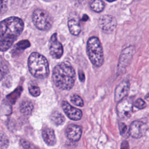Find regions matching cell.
I'll list each match as a JSON object with an SVG mask.
<instances>
[{
    "instance_id": "obj_1",
    "label": "cell",
    "mask_w": 149,
    "mask_h": 149,
    "mask_svg": "<svg viewBox=\"0 0 149 149\" xmlns=\"http://www.w3.org/2000/svg\"><path fill=\"white\" fill-rule=\"evenodd\" d=\"M24 29L23 20L15 16L8 17L1 22L0 49L7 51L22 33Z\"/></svg>"
},
{
    "instance_id": "obj_2",
    "label": "cell",
    "mask_w": 149,
    "mask_h": 149,
    "mask_svg": "<svg viewBox=\"0 0 149 149\" xmlns=\"http://www.w3.org/2000/svg\"><path fill=\"white\" fill-rule=\"evenodd\" d=\"M52 79L54 84L58 88L63 90H69L74 84L75 71L70 64L62 62L54 67Z\"/></svg>"
},
{
    "instance_id": "obj_3",
    "label": "cell",
    "mask_w": 149,
    "mask_h": 149,
    "mask_svg": "<svg viewBox=\"0 0 149 149\" xmlns=\"http://www.w3.org/2000/svg\"><path fill=\"white\" fill-rule=\"evenodd\" d=\"M28 68L36 78L45 79L49 74V63L46 58L38 52H32L28 58Z\"/></svg>"
},
{
    "instance_id": "obj_4",
    "label": "cell",
    "mask_w": 149,
    "mask_h": 149,
    "mask_svg": "<svg viewBox=\"0 0 149 149\" xmlns=\"http://www.w3.org/2000/svg\"><path fill=\"white\" fill-rule=\"evenodd\" d=\"M86 51L91 63L98 68L104 63L103 49L99 38L93 36L88 38L87 42Z\"/></svg>"
},
{
    "instance_id": "obj_5",
    "label": "cell",
    "mask_w": 149,
    "mask_h": 149,
    "mask_svg": "<svg viewBox=\"0 0 149 149\" xmlns=\"http://www.w3.org/2000/svg\"><path fill=\"white\" fill-rule=\"evenodd\" d=\"M33 22L38 30L47 31L52 25V19L50 15L45 10L36 9L32 15Z\"/></svg>"
},
{
    "instance_id": "obj_6",
    "label": "cell",
    "mask_w": 149,
    "mask_h": 149,
    "mask_svg": "<svg viewBox=\"0 0 149 149\" xmlns=\"http://www.w3.org/2000/svg\"><path fill=\"white\" fill-rule=\"evenodd\" d=\"M135 51V47L131 45L125 48L122 51L117 67L118 74H122L125 72L127 66L129 65L133 58Z\"/></svg>"
},
{
    "instance_id": "obj_7",
    "label": "cell",
    "mask_w": 149,
    "mask_h": 149,
    "mask_svg": "<svg viewBox=\"0 0 149 149\" xmlns=\"http://www.w3.org/2000/svg\"><path fill=\"white\" fill-rule=\"evenodd\" d=\"M133 102L130 98H123L118 102L116 112L121 119H127L130 117L133 112Z\"/></svg>"
},
{
    "instance_id": "obj_8",
    "label": "cell",
    "mask_w": 149,
    "mask_h": 149,
    "mask_svg": "<svg viewBox=\"0 0 149 149\" xmlns=\"http://www.w3.org/2000/svg\"><path fill=\"white\" fill-rule=\"evenodd\" d=\"M116 19L109 15L101 16L98 20V26L101 30L105 33H111L116 28Z\"/></svg>"
},
{
    "instance_id": "obj_9",
    "label": "cell",
    "mask_w": 149,
    "mask_h": 149,
    "mask_svg": "<svg viewBox=\"0 0 149 149\" xmlns=\"http://www.w3.org/2000/svg\"><path fill=\"white\" fill-rule=\"evenodd\" d=\"M49 54L54 59H59L63 55V48L62 44L58 41L57 34L54 33L49 41Z\"/></svg>"
},
{
    "instance_id": "obj_10",
    "label": "cell",
    "mask_w": 149,
    "mask_h": 149,
    "mask_svg": "<svg viewBox=\"0 0 149 149\" xmlns=\"http://www.w3.org/2000/svg\"><path fill=\"white\" fill-rule=\"evenodd\" d=\"M147 130V125L140 121L133 122L129 127L130 135L134 139H140L143 137Z\"/></svg>"
},
{
    "instance_id": "obj_11",
    "label": "cell",
    "mask_w": 149,
    "mask_h": 149,
    "mask_svg": "<svg viewBox=\"0 0 149 149\" xmlns=\"http://www.w3.org/2000/svg\"><path fill=\"white\" fill-rule=\"evenodd\" d=\"M62 108L66 115L70 119L79 120L82 117V112L80 109L72 107L67 101H63L61 104Z\"/></svg>"
},
{
    "instance_id": "obj_12",
    "label": "cell",
    "mask_w": 149,
    "mask_h": 149,
    "mask_svg": "<svg viewBox=\"0 0 149 149\" xmlns=\"http://www.w3.org/2000/svg\"><path fill=\"white\" fill-rule=\"evenodd\" d=\"M130 84L128 80H123L116 87L115 90V101L119 102L125 98L129 93Z\"/></svg>"
},
{
    "instance_id": "obj_13",
    "label": "cell",
    "mask_w": 149,
    "mask_h": 149,
    "mask_svg": "<svg viewBox=\"0 0 149 149\" xmlns=\"http://www.w3.org/2000/svg\"><path fill=\"white\" fill-rule=\"evenodd\" d=\"M66 137L72 141H77L80 140L82 130L81 127L74 124L69 125L65 130Z\"/></svg>"
},
{
    "instance_id": "obj_14",
    "label": "cell",
    "mask_w": 149,
    "mask_h": 149,
    "mask_svg": "<svg viewBox=\"0 0 149 149\" xmlns=\"http://www.w3.org/2000/svg\"><path fill=\"white\" fill-rule=\"evenodd\" d=\"M42 137L44 142L49 146H54L56 140L54 131L49 127H45L42 130Z\"/></svg>"
},
{
    "instance_id": "obj_15",
    "label": "cell",
    "mask_w": 149,
    "mask_h": 149,
    "mask_svg": "<svg viewBox=\"0 0 149 149\" xmlns=\"http://www.w3.org/2000/svg\"><path fill=\"white\" fill-rule=\"evenodd\" d=\"M33 104L30 100H24L20 104V111L24 115H29L31 113L33 109Z\"/></svg>"
},
{
    "instance_id": "obj_16",
    "label": "cell",
    "mask_w": 149,
    "mask_h": 149,
    "mask_svg": "<svg viewBox=\"0 0 149 149\" xmlns=\"http://www.w3.org/2000/svg\"><path fill=\"white\" fill-rule=\"evenodd\" d=\"M68 26L70 33L73 36H78L81 31L80 24L74 19H70L68 22Z\"/></svg>"
},
{
    "instance_id": "obj_17",
    "label": "cell",
    "mask_w": 149,
    "mask_h": 149,
    "mask_svg": "<svg viewBox=\"0 0 149 149\" xmlns=\"http://www.w3.org/2000/svg\"><path fill=\"white\" fill-rule=\"evenodd\" d=\"M50 119L55 125L58 126L63 125L65 121V118L64 116L57 111H54L51 113L50 116Z\"/></svg>"
},
{
    "instance_id": "obj_18",
    "label": "cell",
    "mask_w": 149,
    "mask_h": 149,
    "mask_svg": "<svg viewBox=\"0 0 149 149\" xmlns=\"http://www.w3.org/2000/svg\"><path fill=\"white\" fill-rule=\"evenodd\" d=\"M91 9L97 13L102 12L105 8V3L102 0H91L90 2Z\"/></svg>"
},
{
    "instance_id": "obj_19",
    "label": "cell",
    "mask_w": 149,
    "mask_h": 149,
    "mask_svg": "<svg viewBox=\"0 0 149 149\" xmlns=\"http://www.w3.org/2000/svg\"><path fill=\"white\" fill-rule=\"evenodd\" d=\"M30 46V42L27 40H21L18 42L15 46V49L13 48L12 50L13 55H16V52H22V51L25 49L26 48L29 47Z\"/></svg>"
},
{
    "instance_id": "obj_20",
    "label": "cell",
    "mask_w": 149,
    "mask_h": 149,
    "mask_svg": "<svg viewBox=\"0 0 149 149\" xmlns=\"http://www.w3.org/2000/svg\"><path fill=\"white\" fill-rule=\"evenodd\" d=\"M22 90H23L22 87L21 86H19L17 87L15 91H13L10 94L6 96V98L9 101V102L12 104H15L17 99L20 97Z\"/></svg>"
},
{
    "instance_id": "obj_21",
    "label": "cell",
    "mask_w": 149,
    "mask_h": 149,
    "mask_svg": "<svg viewBox=\"0 0 149 149\" xmlns=\"http://www.w3.org/2000/svg\"><path fill=\"white\" fill-rule=\"evenodd\" d=\"M70 101L75 105L82 107L84 105V102L82 98L77 94H72L70 96Z\"/></svg>"
},
{
    "instance_id": "obj_22",
    "label": "cell",
    "mask_w": 149,
    "mask_h": 149,
    "mask_svg": "<svg viewBox=\"0 0 149 149\" xmlns=\"http://www.w3.org/2000/svg\"><path fill=\"white\" fill-rule=\"evenodd\" d=\"M119 129L120 135L123 137H127L130 135L129 129L128 130V128L125 123L120 122L119 123Z\"/></svg>"
},
{
    "instance_id": "obj_23",
    "label": "cell",
    "mask_w": 149,
    "mask_h": 149,
    "mask_svg": "<svg viewBox=\"0 0 149 149\" xmlns=\"http://www.w3.org/2000/svg\"><path fill=\"white\" fill-rule=\"evenodd\" d=\"M29 91L31 95L35 97L39 96L41 93V91L39 87L34 85H31L29 86Z\"/></svg>"
},
{
    "instance_id": "obj_24",
    "label": "cell",
    "mask_w": 149,
    "mask_h": 149,
    "mask_svg": "<svg viewBox=\"0 0 149 149\" xmlns=\"http://www.w3.org/2000/svg\"><path fill=\"white\" fill-rule=\"evenodd\" d=\"M9 139L5 134L2 132L1 134V148H6L9 146Z\"/></svg>"
},
{
    "instance_id": "obj_25",
    "label": "cell",
    "mask_w": 149,
    "mask_h": 149,
    "mask_svg": "<svg viewBox=\"0 0 149 149\" xmlns=\"http://www.w3.org/2000/svg\"><path fill=\"white\" fill-rule=\"evenodd\" d=\"M134 106L136 107L138 109H143L146 107V102L142 100L141 98H138L137 100H136V101L134 103Z\"/></svg>"
},
{
    "instance_id": "obj_26",
    "label": "cell",
    "mask_w": 149,
    "mask_h": 149,
    "mask_svg": "<svg viewBox=\"0 0 149 149\" xmlns=\"http://www.w3.org/2000/svg\"><path fill=\"white\" fill-rule=\"evenodd\" d=\"M20 144L21 146L24 148H32L35 147L33 146H32V144L29 141L25 139H21L20 140Z\"/></svg>"
},
{
    "instance_id": "obj_27",
    "label": "cell",
    "mask_w": 149,
    "mask_h": 149,
    "mask_svg": "<svg viewBox=\"0 0 149 149\" xmlns=\"http://www.w3.org/2000/svg\"><path fill=\"white\" fill-rule=\"evenodd\" d=\"M1 14H2L3 12H5V11L6 10L8 0H1Z\"/></svg>"
},
{
    "instance_id": "obj_28",
    "label": "cell",
    "mask_w": 149,
    "mask_h": 149,
    "mask_svg": "<svg viewBox=\"0 0 149 149\" xmlns=\"http://www.w3.org/2000/svg\"><path fill=\"white\" fill-rule=\"evenodd\" d=\"M79 79L81 81L83 82L84 81L85 76H84V73L82 71H79Z\"/></svg>"
},
{
    "instance_id": "obj_29",
    "label": "cell",
    "mask_w": 149,
    "mask_h": 149,
    "mask_svg": "<svg viewBox=\"0 0 149 149\" xmlns=\"http://www.w3.org/2000/svg\"><path fill=\"white\" fill-rule=\"evenodd\" d=\"M129 143L127 141H124L122 142L120 148H129Z\"/></svg>"
},
{
    "instance_id": "obj_30",
    "label": "cell",
    "mask_w": 149,
    "mask_h": 149,
    "mask_svg": "<svg viewBox=\"0 0 149 149\" xmlns=\"http://www.w3.org/2000/svg\"><path fill=\"white\" fill-rule=\"evenodd\" d=\"M107 1H108V2H113V1H115L116 0H107Z\"/></svg>"
}]
</instances>
